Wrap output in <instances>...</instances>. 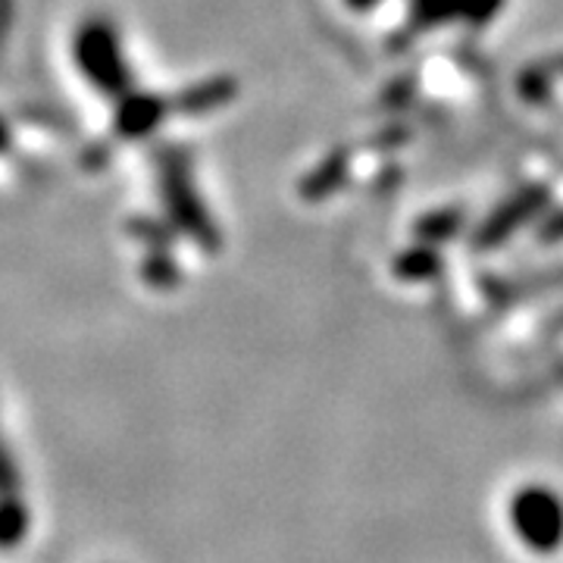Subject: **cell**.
I'll return each instance as SVG.
<instances>
[{
	"instance_id": "1",
	"label": "cell",
	"mask_w": 563,
	"mask_h": 563,
	"mask_svg": "<svg viewBox=\"0 0 563 563\" xmlns=\"http://www.w3.org/2000/svg\"><path fill=\"white\" fill-rule=\"evenodd\" d=\"M510 529L536 554H554L563 544V498L548 485H523L514 492Z\"/></svg>"
}]
</instances>
